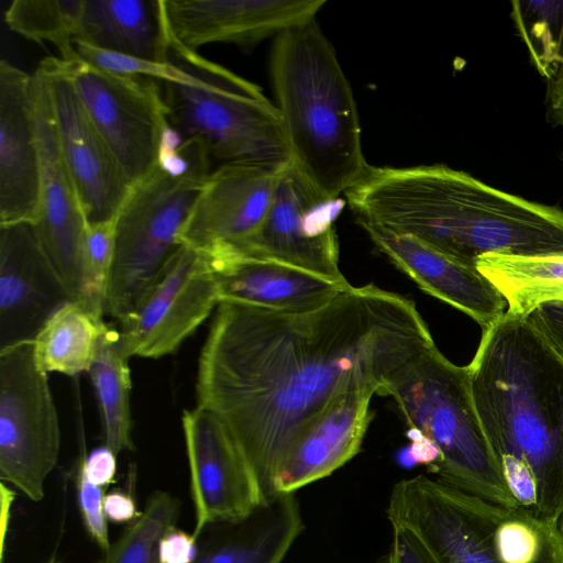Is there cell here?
<instances>
[{"instance_id":"6da1fadb","label":"cell","mask_w":563,"mask_h":563,"mask_svg":"<svg viewBox=\"0 0 563 563\" xmlns=\"http://www.w3.org/2000/svg\"><path fill=\"white\" fill-rule=\"evenodd\" d=\"M426 329L411 299L375 285L309 311L222 300L198 360L197 405L229 431L265 504L309 422L354 376H380L400 343Z\"/></svg>"},{"instance_id":"7a4b0ae2","label":"cell","mask_w":563,"mask_h":563,"mask_svg":"<svg viewBox=\"0 0 563 563\" xmlns=\"http://www.w3.org/2000/svg\"><path fill=\"white\" fill-rule=\"evenodd\" d=\"M356 221L413 238L476 268L485 254H563V209L443 164L368 166L346 192Z\"/></svg>"},{"instance_id":"3957f363","label":"cell","mask_w":563,"mask_h":563,"mask_svg":"<svg viewBox=\"0 0 563 563\" xmlns=\"http://www.w3.org/2000/svg\"><path fill=\"white\" fill-rule=\"evenodd\" d=\"M486 439L517 507L563 515V354L528 319L483 330L467 365Z\"/></svg>"},{"instance_id":"277c9868","label":"cell","mask_w":563,"mask_h":563,"mask_svg":"<svg viewBox=\"0 0 563 563\" xmlns=\"http://www.w3.org/2000/svg\"><path fill=\"white\" fill-rule=\"evenodd\" d=\"M269 75L291 163L321 194L340 198L369 165L350 81L316 18L274 37Z\"/></svg>"},{"instance_id":"5b68a950","label":"cell","mask_w":563,"mask_h":563,"mask_svg":"<svg viewBox=\"0 0 563 563\" xmlns=\"http://www.w3.org/2000/svg\"><path fill=\"white\" fill-rule=\"evenodd\" d=\"M377 394L390 396L408 427L438 449V479L517 507L478 419L468 368L450 362L429 330L401 344L379 376Z\"/></svg>"},{"instance_id":"8992f818","label":"cell","mask_w":563,"mask_h":563,"mask_svg":"<svg viewBox=\"0 0 563 563\" xmlns=\"http://www.w3.org/2000/svg\"><path fill=\"white\" fill-rule=\"evenodd\" d=\"M387 518L411 530L439 563H563L559 521L418 475L396 483Z\"/></svg>"},{"instance_id":"52a82bcc","label":"cell","mask_w":563,"mask_h":563,"mask_svg":"<svg viewBox=\"0 0 563 563\" xmlns=\"http://www.w3.org/2000/svg\"><path fill=\"white\" fill-rule=\"evenodd\" d=\"M210 166L199 141H172L157 165L132 185L114 218L106 314L123 320L161 276L181 245L180 230Z\"/></svg>"},{"instance_id":"ba28073f","label":"cell","mask_w":563,"mask_h":563,"mask_svg":"<svg viewBox=\"0 0 563 563\" xmlns=\"http://www.w3.org/2000/svg\"><path fill=\"white\" fill-rule=\"evenodd\" d=\"M190 73L187 84H158L169 126L179 140L199 141L211 162L280 170L291 163L276 104L256 84L169 44Z\"/></svg>"},{"instance_id":"9c48e42d","label":"cell","mask_w":563,"mask_h":563,"mask_svg":"<svg viewBox=\"0 0 563 563\" xmlns=\"http://www.w3.org/2000/svg\"><path fill=\"white\" fill-rule=\"evenodd\" d=\"M60 451V427L47 374L33 342L0 350V479L41 501Z\"/></svg>"},{"instance_id":"30bf717a","label":"cell","mask_w":563,"mask_h":563,"mask_svg":"<svg viewBox=\"0 0 563 563\" xmlns=\"http://www.w3.org/2000/svg\"><path fill=\"white\" fill-rule=\"evenodd\" d=\"M63 62L85 109L133 185L157 165L173 141L158 84L80 57Z\"/></svg>"},{"instance_id":"8fae6325","label":"cell","mask_w":563,"mask_h":563,"mask_svg":"<svg viewBox=\"0 0 563 563\" xmlns=\"http://www.w3.org/2000/svg\"><path fill=\"white\" fill-rule=\"evenodd\" d=\"M342 207L340 198L321 194L290 163L278 173L269 208L258 230L233 253L218 258L274 261L349 286L339 268L334 225Z\"/></svg>"},{"instance_id":"7c38bea8","label":"cell","mask_w":563,"mask_h":563,"mask_svg":"<svg viewBox=\"0 0 563 563\" xmlns=\"http://www.w3.org/2000/svg\"><path fill=\"white\" fill-rule=\"evenodd\" d=\"M219 302L209 260L180 245L135 309L120 321L124 354L129 358H158L174 353Z\"/></svg>"},{"instance_id":"4fadbf2b","label":"cell","mask_w":563,"mask_h":563,"mask_svg":"<svg viewBox=\"0 0 563 563\" xmlns=\"http://www.w3.org/2000/svg\"><path fill=\"white\" fill-rule=\"evenodd\" d=\"M49 95L59 148L78 190L88 223L115 218L132 183L85 109L64 62H40Z\"/></svg>"},{"instance_id":"5bb4252c","label":"cell","mask_w":563,"mask_h":563,"mask_svg":"<svg viewBox=\"0 0 563 563\" xmlns=\"http://www.w3.org/2000/svg\"><path fill=\"white\" fill-rule=\"evenodd\" d=\"M197 538L209 525L234 521L263 504L257 483L223 423L196 405L181 417Z\"/></svg>"},{"instance_id":"9a60e30c","label":"cell","mask_w":563,"mask_h":563,"mask_svg":"<svg viewBox=\"0 0 563 563\" xmlns=\"http://www.w3.org/2000/svg\"><path fill=\"white\" fill-rule=\"evenodd\" d=\"M32 74L41 153L40 213L33 228L71 298L79 300L88 221L59 148L46 84L36 69Z\"/></svg>"},{"instance_id":"2e32d148","label":"cell","mask_w":563,"mask_h":563,"mask_svg":"<svg viewBox=\"0 0 563 563\" xmlns=\"http://www.w3.org/2000/svg\"><path fill=\"white\" fill-rule=\"evenodd\" d=\"M279 170L223 164L206 178L179 233V243L208 260L233 253L263 223Z\"/></svg>"},{"instance_id":"e0dca14e","label":"cell","mask_w":563,"mask_h":563,"mask_svg":"<svg viewBox=\"0 0 563 563\" xmlns=\"http://www.w3.org/2000/svg\"><path fill=\"white\" fill-rule=\"evenodd\" d=\"M325 0H161L169 44L198 52L208 44L242 47L314 19Z\"/></svg>"},{"instance_id":"ac0fdd59","label":"cell","mask_w":563,"mask_h":563,"mask_svg":"<svg viewBox=\"0 0 563 563\" xmlns=\"http://www.w3.org/2000/svg\"><path fill=\"white\" fill-rule=\"evenodd\" d=\"M378 388L377 374H358L327 404L283 460L274 481L277 495L295 494L358 453L373 417L371 399Z\"/></svg>"},{"instance_id":"d6986e66","label":"cell","mask_w":563,"mask_h":563,"mask_svg":"<svg viewBox=\"0 0 563 563\" xmlns=\"http://www.w3.org/2000/svg\"><path fill=\"white\" fill-rule=\"evenodd\" d=\"M70 300L33 224L0 225V350L33 341L49 317Z\"/></svg>"},{"instance_id":"ffe728a7","label":"cell","mask_w":563,"mask_h":563,"mask_svg":"<svg viewBox=\"0 0 563 563\" xmlns=\"http://www.w3.org/2000/svg\"><path fill=\"white\" fill-rule=\"evenodd\" d=\"M41 153L34 79L0 62V225L34 224L40 213Z\"/></svg>"},{"instance_id":"44dd1931","label":"cell","mask_w":563,"mask_h":563,"mask_svg":"<svg viewBox=\"0 0 563 563\" xmlns=\"http://www.w3.org/2000/svg\"><path fill=\"white\" fill-rule=\"evenodd\" d=\"M356 222L375 247L423 291L467 314L483 330L506 313V301L476 268L413 238L393 233L369 222Z\"/></svg>"},{"instance_id":"7402d4cb","label":"cell","mask_w":563,"mask_h":563,"mask_svg":"<svg viewBox=\"0 0 563 563\" xmlns=\"http://www.w3.org/2000/svg\"><path fill=\"white\" fill-rule=\"evenodd\" d=\"M209 262L217 277L220 301L309 311L325 306L353 287L268 260L230 256Z\"/></svg>"},{"instance_id":"603a6c76","label":"cell","mask_w":563,"mask_h":563,"mask_svg":"<svg viewBox=\"0 0 563 563\" xmlns=\"http://www.w3.org/2000/svg\"><path fill=\"white\" fill-rule=\"evenodd\" d=\"M303 528L295 494H280L242 519L207 526L192 563H280Z\"/></svg>"},{"instance_id":"cb8c5ba5","label":"cell","mask_w":563,"mask_h":563,"mask_svg":"<svg viewBox=\"0 0 563 563\" xmlns=\"http://www.w3.org/2000/svg\"><path fill=\"white\" fill-rule=\"evenodd\" d=\"M75 42L158 63L170 49L161 0H84Z\"/></svg>"},{"instance_id":"d4e9b609","label":"cell","mask_w":563,"mask_h":563,"mask_svg":"<svg viewBox=\"0 0 563 563\" xmlns=\"http://www.w3.org/2000/svg\"><path fill=\"white\" fill-rule=\"evenodd\" d=\"M108 324L79 300L58 308L33 339L35 362L44 373L76 376L89 371Z\"/></svg>"},{"instance_id":"484cf974","label":"cell","mask_w":563,"mask_h":563,"mask_svg":"<svg viewBox=\"0 0 563 563\" xmlns=\"http://www.w3.org/2000/svg\"><path fill=\"white\" fill-rule=\"evenodd\" d=\"M476 269L504 298L510 317L528 318L544 303L563 301V254L489 253L478 258Z\"/></svg>"},{"instance_id":"4316f807","label":"cell","mask_w":563,"mask_h":563,"mask_svg":"<svg viewBox=\"0 0 563 563\" xmlns=\"http://www.w3.org/2000/svg\"><path fill=\"white\" fill-rule=\"evenodd\" d=\"M129 360L122 350L119 331L110 328L88 371L98 401L104 444L117 455L134 449Z\"/></svg>"},{"instance_id":"83f0119b","label":"cell","mask_w":563,"mask_h":563,"mask_svg":"<svg viewBox=\"0 0 563 563\" xmlns=\"http://www.w3.org/2000/svg\"><path fill=\"white\" fill-rule=\"evenodd\" d=\"M84 0H14L4 12L8 27L37 43L53 44L59 58L78 59L74 40Z\"/></svg>"},{"instance_id":"f1b7e54d","label":"cell","mask_w":563,"mask_h":563,"mask_svg":"<svg viewBox=\"0 0 563 563\" xmlns=\"http://www.w3.org/2000/svg\"><path fill=\"white\" fill-rule=\"evenodd\" d=\"M180 505L172 494L154 492L141 515L125 528L100 563H158L161 538L176 527Z\"/></svg>"},{"instance_id":"f546056e","label":"cell","mask_w":563,"mask_h":563,"mask_svg":"<svg viewBox=\"0 0 563 563\" xmlns=\"http://www.w3.org/2000/svg\"><path fill=\"white\" fill-rule=\"evenodd\" d=\"M511 18L538 73L547 80L554 71L563 36V0H516Z\"/></svg>"},{"instance_id":"4dcf8cb0","label":"cell","mask_w":563,"mask_h":563,"mask_svg":"<svg viewBox=\"0 0 563 563\" xmlns=\"http://www.w3.org/2000/svg\"><path fill=\"white\" fill-rule=\"evenodd\" d=\"M114 219L88 223L82 253L80 299L93 312L103 316L114 257Z\"/></svg>"},{"instance_id":"1f68e13d","label":"cell","mask_w":563,"mask_h":563,"mask_svg":"<svg viewBox=\"0 0 563 563\" xmlns=\"http://www.w3.org/2000/svg\"><path fill=\"white\" fill-rule=\"evenodd\" d=\"M77 500L87 532L104 552L111 547L108 518L103 508L102 487L92 484L78 467L76 475Z\"/></svg>"},{"instance_id":"d6a6232c","label":"cell","mask_w":563,"mask_h":563,"mask_svg":"<svg viewBox=\"0 0 563 563\" xmlns=\"http://www.w3.org/2000/svg\"><path fill=\"white\" fill-rule=\"evenodd\" d=\"M393 527V539L385 563H439L427 545L409 529Z\"/></svg>"},{"instance_id":"836d02e7","label":"cell","mask_w":563,"mask_h":563,"mask_svg":"<svg viewBox=\"0 0 563 563\" xmlns=\"http://www.w3.org/2000/svg\"><path fill=\"white\" fill-rule=\"evenodd\" d=\"M198 550V540L192 533L174 527L159 540L158 563H192Z\"/></svg>"},{"instance_id":"e575fe53","label":"cell","mask_w":563,"mask_h":563,"mask_svg":"<svg viewBox=\"0 0 563 563\" xmlns=\"http://www.w3.org/2000/svg\"><path fill=\"white\" fill-rule=\"evenodd\" d=\"M78 467L92 484L103 488L114 481L117 454L104 444L82 456Z\"/></svg>"},{"instance_id":"d590c367","label":"cell","mask_w":563,"mask_h":563,"mask_svg":"<svg viewBox=\"0 0 563 563\" xmlns=\"http://www.w3.org/2000/svg\"><path fill=\"white\" fill-rule=\"evenodd\" d=\"M544 106L548 121L563 130V36L556 67L545 80Z\"/></svg>"},{"instance_id":"8d00e7d4","label":"cell","mask_w":563,"mask_h":563,"mask_svg":"<svg viewBox=\"0 0 563 563\" xmlns=\"http://www.w3.org/2000/svg\"><path fill=\"white\" fill-rule=\"evenodd\" d=\"M528 319L563 354V301L538 307Z\"/></svg>"},{"instance_id":"74e56055","label":"cell","mask_w":563,"mask_h":563,"mask_svg":"<svg viewBox=\"0 0 563 563\" xmlns=\"http://www.w3.org/2000/svg\"><path fill=\"white\" fill-rule=\"evenodd\" d=\"M103 508L108 520L115 523L132 522L141 515L132 495L120 489L104 494Z\"/></svg>"},{"instance_id":"f35d334b","label":"cell","mask_w":563,"mask_h":563,"mask_svg":"<svg viewBox=\"0 0 563 563\" xmlns=\"http://www.w3.org/2000/svg\"><path fill=\"white\" fill-rule=\"evenodd\" d=\"M15 493L5 483H0V556L3 562L7 534L9 531L10 514Z\"/></svg>"},{"instance_id":"ab89813d","label":"cell","mask_w":563,"mask_h":563,"mask_svg":"<svg viewBox=\"0 0 563 563\" xmlns=\"http://www.w3.org/2000/svg\"><path fill=\"white\" fill-rule=\"evenodd\" d=\"M559 526L561 528V531L563 532V515L561 516V518L559 520Z\"/></svg>"},{"instance_id":"60d3db41","label":"cell","mask_w":563,"mask_h":563,"mask_svg":"<svg viewBox=\"0 0 563 563\" xmlns=\"http://www.w3.org/2000/svg\"><path fill=\"white\" fill-rule=\"evenodd\" d=\"M47 563H58V562H56L55 558H52Z\"/></svg>"},{"instance_id":"b9f144b4","label":"cell","mask_w":563,"mask_h":563,"mask_svg":"<svg viewBox=\"0 0 563 563\" xmlns=\"http://www.w3.org/2000/svg\"><path fill=\"white\" fill-rule=\"evenodd\" d=\"M562 158H563V153H562Z\"/></svg>"}]
</instances>
